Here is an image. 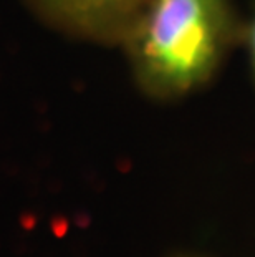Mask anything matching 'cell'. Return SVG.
Returning <instances> with one entry per match:
<instances>
[{
    "instance_id": "obj_1",
    "label": "cell",
    "mask_w": 255,
    "mask_h": 257,
    "mask_svg": "<svg viewBox=\"0 0 255 257\" xmlns=\"http://www.w3.org/2000/svg\"><path fill=\"white\" fill-rule=\"evenodd\" d=\"M240 35L230 0H148L121 43L141 91L174 100L207 83Z\"/></svg>"
},
{
    "instance_id": "obj_2",
    "label": "cell",
    "mask_w": 255,
    "mask_h": 257,
    "mask_svg": "<svg viewBox=\"0 0 255 257\" xmlns=\"http://www.w3.org/2000/svg\"><path fill=\"white\" fill-rule=\"evenodd\" d=\"M53 29L95 43H121L148 0H29Z\"/></svg>"
},
{
    "instance_id": "obj_3",
    "label": "cell",
    "mask_w": 255,
    "mask_h": 257,
    "mask_svg": "<svg viewBox=\"0 0 255 257\" xmlns=\"http://www.w3.org/2000/svg\"><path fill=\"white\" fill-rule=\"evenodd\" d=\"M245 38L248 43V53H250V62L253 68V76H255V5H253V12L250 22H248L247 29H245Z\"/></svg>"
}]
</instances>
